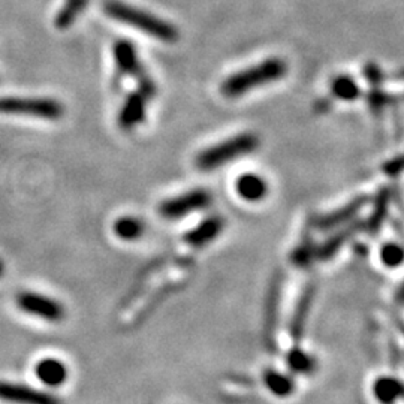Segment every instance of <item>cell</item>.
<instances>
[{"mask_svg":"<svg viewBox=\"0 0 404 404\" xmlns=\"http://www.w3.org/2000/svg\"><path fill=\"white\" fill-rule=\"evenodd\" d=\"M103 11L110 19L132 26L139 32L156 38L158 41L173 44L178 39V30L176 26L156 17L154 14L124 4L121 0H106L103 4Z\"/></svg>","mask_w":404,"mask_h":404,"instance_id":"obj_1","label":"cell"},{"mask_svg":"<svg viewBox=\"0 0 404 404\" xmlns=\"http://www.w3.org/2000/svg\"><path fill=\"white\" fill-rule=\"evenodd\" d=\"M286 71V61L278 57H271L261 61V64L255 66H251L237 74H232L229 79L222 83L221 90L226 98H238L256 87L283 79Z\"/></svg>","mask_w":404,"mask_h":404,"instance_id":"obj_2","label":"cell"},{"mask_svg":"<svg viewBox=\"0 0 404 404\" xmlns=\"http://www.w3.org/2000/svg\"><path fill=\"white\" fill-rule=\"evenodd\" d=\"M258 144L259 139L255 133H240L201 151L196 156V166L201 171H213L244 156V154L255 151Z\"/></svg>","mask_w":404,"mask_h":404,"instance_id":"obj_3","label":"cell"},{"mask_svg":"<svg viewBox=\"0 0 404 404\" xmlns=\"http://www.w3.org/2000/svg\"><path fill=\"white\" fill-rule=\"evenodd\" d=\"M0 114L54 121L64 117L65 106L60 101L53 98L0 96Z\"/></svg>","mask_w":404,"mask_h":404,"instance_id":"obj_4","label":"cell"},{"mask_svg":"<svg viewBox=\"0 0 404 404\" xmlns=\"http://www.w3.org/2000/svg\"><path fill=\"white\" fill-rule=\"evenodd\" d=\"M15 304L21 310L23 313L42 319L45 322H60L65 319V307L60 301L32 291L20 292L15 297Z\"/></svg>","mask_w":404,"mask_h":404,"instance_id":"obj_5","label":"cell"},{"mask_svg":"<svg viewBox=\"0 0 404 404\" xmlns=\"http://www.w3.org/2000/svg\"><path fill=\"white\" fill-rule=\"evenodd\" d=\"M113 53H114V59H116L118 71L121 74H129L135 76V79H138L139 86H141V90L139 91H141L147 99L151 98L154 95V91H156V87H154V83L146 74L143 65L139 64L133 44L128 41H118L114 44Z\"/></svg>","mask_w":404,"mask_h":404,"instance_id":"obj_6","label":"cell"},{"mask_svg":"<svg viewBox=\"0 0 404 404\" xmlns=\"http://www.w3.org/2000/svg\"><path fill=\"white\" fill-rule=\"evenodd\" d=\"M210 204H211L210 192L204 189H196L162 202L159 207V213L169 221H176V219H181V217L186 214H191L198 210H204Z\"/></svg>","mask_w":404,"mask_h":404,"instance_id":"obj_7","label":"cell"},{"mask_svg":"<svg viewBox=\"0 0 404 404\" xmlns=\"http://www.w3.org/2000/svg\"><path fill=\"white\" fill-rule=\"evenodd\" d=\"M0 400L12 404H61L51 393L12 382H0Z\"/></svg>","mask_w":404,"mask_h":404,"instance_id":"obj_8","label":"cell"},{"mask_svg":"<svg viewBox=\"0 0 404 404\" xmlns=\"http://www.w3.org/2000/svg\"><path fill=\"white\" fill-rule=\"evenodd\" d=\"M35 375L42 385L49 388H60L68 382L69 370L61 360L49 356V358H42L36 364Z\"/></svg>","mask_w":404,"mask_h":404,"instance_id":"obj_9","label":"cell"},{"mask_svg":"<svg viewBox=\"0 0 404 404\" xmlns=\"http://www.w3.org/2000/svg\"><path fill=\"white\" fill-rule=\"evenodd\" d=\"M315 295H316V289L313 285H307L303 291V293L300 295L298 303L295 305L293 310V316L291 319V337L295 341V343H298L301 340L304 330H305V323L310 315V310H312L313 305V300H315Z\"/></svg>","mask_w":404,"mask_h":404,"instance_id":"obj_10","label":"cell"},{"mask_svg":"<svg viewBox=\"0 0 404 404\" xmlns=\"http://www.w3.org/2000/svg\"><path fill=\"white\" fill-rule=\"evenodd\" d=\"M365 204H367L365 196L356 198L350 201L349 204H346L345 207H341L333 213H328V214L319 217V219L316 221V228L322 231H330L343 223H349L353 217L363 210V207H365Z\"/></svg>","mask_w":404,"mask_h":404,"instance_id":"obj_11","label":"cell"},{"mask_svg":"<svg viewBox=\"0 0 404 404\" xmlns=\"http://www.w3.org/2000/svg\"><path fill=\"white\" fill-rule=\"evenodd\" d=\"M262 380L270 394L277 398L291 397L295 393V388H297L293 375H291L289 371H282L277 368H267L263 371Z\"/></svg>","mask_w":404,"mask_h":404,"instance_id":"obj_12","label":"cell"},{"mask_svg":"<svg viewBox=\"0 0 404 404\" xmlns=\"http://www.w3.org/2000/svg\"><path fill=\"white\" fill-rule=\"evenodd\" d=\"M146 103H147V98L141 91L131 95L126 99V102H124L120 111L118 116L120 126L123 129H132L136 126V124L141 123L146 117Z\"/></svg>","mask_w":404,"mask_h":404,"instance_id":"obj_13","label":"cell"},{"mask_svg":"<svg viewBox=\"0 0 404 404\" xmlns=\"http://www.w3.org/2000/svg\"><path fill=\"white\" fill-rule=\"evenodd\" d=\"M286 365L293 376H312L318 371L319 363L312 353L305 352L300 346L292 348L286 355Z\"/></svg>","mask_w":404,"mask_h":404,"instance_id":"obj_14","label":"cell"},{"mask_svg":"<svg viewBox=\"0 0 404 404\" xmlns=\"http://www.w3.org/2000/svg\"><path fill=\"white\" fill-rule=\"evenodd\" d=\"M223 226H225V222L223 219H221V217H208L207 221L198 225L193 231L189 232V234H186L184 240L186 243L193 247H202L219 236Z\"/></svg>","mask_w":404,"mask_h":404,"instance_id":"obj_15","label":"cell"},{"mask_svg":"<svg viewBox=\"0 0 404 404\" xmlns=\"http://www.w3.org/2000/svg\"><path fill=\"white\" fill-rule=\"evenodd\" d=\"M371 393L380 404H395L403 397V383L394 376H379L373 382Z\"/></svg>","mask_w":404,"mask_h":404,"instance_id":"obj_16","label":"cell"},{"mask_svg":"<svg viewBox=\"0 0 404 404\" xmlns=\"http://www.w3.org/2000/svg\"><path fill=\"white\" fill-rule=\"evenodd\" d=\"M237 191L243 199L256 202L267 196L268 186L262 177L255 176V174H246L238 178Z\"/></svg>","mask_w":404,"mask_h":404,"instance_id":"obj_17","label":"cell"},{"mask_svg":"<svg viewBox=\"0 0 404 404\" xmlns=\"http://www.w3.org/2000/svg\"><path fill=\"white\" fill-rule=\"evenodd\" d=\"M87 5L89 0H65L54 17V27L59 30H68L72 27V24L86 11Z\"/></svg>","mask_w":404,"mask_h":404,"instance_id":"obj_18","label":"cell"},{"mask_svg":"<svg viewBox=\"0 0 404 404\" xmlns=\"http://www.w3.org/2000/svg\"><path fill=\"white\" fill-rule=\"evenodd\" d=\"M360 229H361V223H352L346 229L335 232V234L331 238L326 240V243L319 248L318 256L320 259L333 258L340 251V247L343 246L348 240H350L353 237L355 232H358Z\"/></svg>","mask_w":404,"mask_h":404,"instance_id":"obj_19","label":"cell"},{"mask_svg":"<svg viewBox=\"0 0 404 404\" xmlns=\"http://www.w3.org/2000/svg\"><path fill=\"white\" fill-rule=\"evenodd\" d=\"M114 232L121 240H136L143 236L144 225L135 217H121L114 223Z\"/></svg>","mask_w":404,"mask_h":404,"instance_id":"obj_20","label":"cell"},{"mask_svg":"<svg viewBox=\"0 0 404 404\" xmlns=\"http://www.w3.org/2000/svg\"><path fill=\"white\" fill-rule=\"evenodd\" d=\"M334 95L341 101H355L360 96V86L350 76H338L333 83Z\"/></svg>","mask_w":404,"mask_h":404,"instance_id":"obj_21","label":"cell"},{"mask_svg":"<svg viewBox=\"0 0 404 404\" xmlns=\"http://www.w3.org/2000/svg\"><path fill=\"white\" fill-rule=\"evenodd\" d=\"M278 298H281V282L276 281L274 286L271 288L268 304H267V330L270 334H274L276 322H277V308H278Z\"/></svg>","mask_w":404,"mask_h":404,"instance_id":"obj_22","label":"cell"},{"mask_svg":"<svg viewBox=\"0 0 404 404\" xmlns=\"http://www.w3.org/2000/svg\"><path fill=\"white\" fill-rule=\"evenodd\" d=\"M388 201H390V193H388V191H382V192L379 193V196H378L375 211H373L371 219H370V222H368V226H370V231H371V232H376V231L379 229V226L382 225L383 217H385V214H386Z\"/></svg>","mask_w":404,"mask_h":404,"instance_id":"obj_23","label":"cell"},{"mask_svg":"<svg viewBox=\"0 0 404 404\" xmlns=\"http://www.w3.org/2000/svg\"><path fill=\"white\" fill-rule=\"evenodd\" d=\"M382 261L386 263L388 267L395 268L398 267L403 261V251L401 247L397 244H386L382 248Z\"/></svg>","mask_w":404,"mask_h":404,"instance_id":"obj_24","label":"cell"},{"mask_svg":"<svg viewBox=\"0 0 404 404\" xmlns=\"http://www.w3.org/2000/svg\"><path fill=\"white\" fill-rule=\"evenodd\" d=\"M313 244L310 243V241H304L297 251L293 252V255H292V261H293V263H297V266H300V267H304V266H307V263L312 261V258H313Z\"/></svg>","mask_w":404,"mask_h":404,"instance_id":"obj_25","label":"cell"},{"mask_svg":"<svg viewBox=\"0 0 404 404\" xmlns=\"http://www.w3.org/2000/svg\"><path fill=\"white\" fill-rule=\"evenodd\" d=\"M364 74L367 76V80L371 81L373 84H379L382 81V72H380L379 66H376L375 64H368L364 68Z\"/></svg>","mask_w":404,"mask_h":404,"instance_id":"obj_26","label":"cell"},{"mask_svg":"<svg viewBox=\"0 0 404 404\" xmlns=\"http://www.w3.org/2000/svg\"><path fill=\"white\" fill-rule=\"evenodd\" d=\"M400 171H401V159L400 158L386 165V173L388 174H398Z\"/></svg>","mask_w":404,"mask_h":404,"instance_id":"obj_27","label":"cell"},{"mask_svg":"<svg viewBox=\"0 0 404 404\" xmlns=\"http://www.w3.org/2000/svg\"><path fill=\"white\" fill-rule=\"evenodd\" d=\"M4 273H5V263L2 259H0V277L4 276Z\"/></svg>","mask_w":404,"mask_h":404,"instance_id":"obj_28","label":"cell"}]
</instances>
